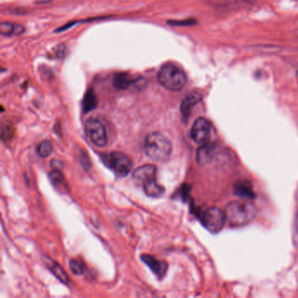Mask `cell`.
Here are the masks:
<instances>
[{
  "label": "cell",
  "instance_id": "obj_14",
  "mask_svg": "<svg viewBox=\"0 0 298 298\" xmlns=\"http://www.w3.org/2000/svg\"><path fill=\"white\" fill-rule=\"evenodd\" d=\"M25 32V28L18 24L2 22L0 25V34L3 36L20 35Z\"/></svg>",
  "mask_w": 298,
  "mask_h": 298
},
{
  "label": "cell",
  "instance_id": "obj_8",
  "mask_svg": "<svg viewBox=\"0 0 298 298\" xmlns=\"http://www.w3.org/2000/svg\"><path fill=\"white\" fill-rule=\"evenodd\" d=\"M156 176L157 168L153 164H144L143 166L137 168L132 173L133 180L142 186L156 179Z\"/></svg>",
  "mask_w": 298,
  "mask_h": 298
},
{
  "label": "cell",
  "instance_id": "obj_24",
  "mask_svg": "<svg viewBox=\"0 0 298 298\" xmlns=\"http://www.w3.org/2000/svg\"><path fill=\"white\" fill-rule=\"evenodd\" d=\"M296 80H297L298 82V69L296 70Z\"/></svg>",
  "mask_w": 298,
  "mask_h": 298
},
{
  "label": "cell",
  "instance_id": "obj_9",
  "mask_svg": "<svg viewBox=\"0 0 298 298\" xmlns=\"http://www.w3.org/2000/svg\"><path fill=\"white\" fill-rule=\"evenodd\" d=\"M141 260L151 268V271L153 272L158 278H163L164 275H166L168 269V263L166 261H160L150 255H142Z\"/></svg>",
  "mask_w": 298,
  "mask_h": 298
},
{
  "label": "cell",
  "instance_id": "obj_12",
  "mask_svg": "<svg viewBox=\"0 0 298 298\" xmlns=\"http://www.w3.org/2000/svg\"><path fill=\"white\" fill-rule=\"evenodd\" d=\"M135 81L130 74L127 73H117L114 75L113 79V84L115 87H117L119 90H124L127 89L129 87L133 85Z\"/></svg>",
  "mask_w": 298,
  "mask_h": 298
},
{
  "label": "cell",
  "instance_id": "obj_3",
  "mask_svg": "<svg viewBox=\"0 0 298 298\" xmlns=\"http://www.w3.org/2000/svg\"><path fill=\"white\" fill-rule=\"evenodd\" d=\"M158 82L168 90L179 91L184 88L187 78L184 71L174 64H164L158 73Z\"/></svg>",
  "mask_w": 298,
  "mask_h": 298
},
{
  "label": "cell",
  "instance_id": "obj_10",
  "mask_svg": "<svg viewBox=\"0 0 298 298\" xmlns=\"http://www.w3.org/2000/svg\"><path fill=\"white\" fill-rule=\"evenodd\" d=\"M202 101V94L196 91H192L184 98L180 105V111L184 120L186 121L190 117L191 110Z\"/></svg>",
  "mask_w": 298,
  "mask_h": 298
},
{
  "label": "cell",
  "instance_id": "obj_16",
  "mask_svg": "<svg viewBox=\"0 0 298 298\" xmlns=\"http://www.w3.org/2000/svg\"><path fill=\"white\" fill-rule=\"evenodd\" d=\"M97 106V97L93 89L87 91L83 99V111L85 113L93 111Z\"/></svg>",
  "mask_w": 298,
  "mask_h": 298
},
{
  "label": "cell",
  "instance_id": "obj_21",
  "mask_svg": "<svg viewBox=\"0 0 298 298\" xmlns=\"http://www.w3.org/2000/svg\"><path fill=\"white\" fill-rule=\"evenodd\" d=\"M196 21L194 20H174V21H168L167 24L173 26V27H188V26H191L194 25Z\"/></svg>",
  "mask_w": 298,
  "mask_h": 298
},
{
  "label": "cell",
  "instance_id": "obj_7",
  "mask_svg": "<svg viewBox=\"0 0 298 298\" xmlns=\"http://www.w3.org/2000/svg\"><path fill=\"white\" fill-rule=\"evenodd\" d=\"M211 134V124L206 118H198L195 121L190 132L191 140L198 144L208 143Z\"/></svg>",
  "mask_w": 298,
  "mask_h": 298
},
{
  "label": "cell",
  "instance_id": "obj_19",
  "mask_svg": "<svg viewBox=\"0 0 298 298\" xmlns=\"http://www.w3.org/2000/svg\"><path fill=\"white\" fill-rule=\"evenodd\" d=\"M49 178L54 186H57V187H62V185L64 186L65 179H64L63 175L60 172V170L53 169V171L49 173Z\"/></svg>",
  "mask_w": 298,
  "mask_h": 298
},
{
  "label": "cell",
  "instance_id": "obj_1",
  "mask_svg": "<svg viewBox=\"0 0 298 298\" xmlns=\"http://www.w3.org/2000/svg\"><path fill=\"white\" fill-rule=\"evenodd\" d=\"M226 218L232 228H241L248 225L255 218L256 208L248 201H232L227 206Z\"/></svg>",
  "mask_w": 298,
  "mask_h": 298
},
{
  "label": "cell",
  "instance_id": "obj_20",
  "mask_svg": "<svg viewBox=\"0 0 298 298\" xmlns=\"http://www.w3.org/2000/svg\"><path fill=\"white\" fill-rule=\"evenodd\" d=\"M69 268L72 273L75 275H83L84 265L77 259H72L69 261Z\"/></svg>",
  "mask_w": 298,
  "mask_h": 298
},
{
  "label": "cell",
  "instance_id": "obj_17",
  "mask_svg": "<svg viewBox=\"0 0 298 298\" xmlns=\"http://www.w3.org/2000/svg\"><path fill=\"white\" fill-rule=\"evenodd\" d=\"M49 268H50L52 273L55 275V277H56L59 281H61L62 283L66 285L69 283L68 275H67L66 271L64 270L62 267H61L59 263H57V262H53V263L49 266Z\"/></svg>",
  "mask_w": 298,
  "mask_h": 298
},
{
  "label": "cell",
  "instance_id": "obj_5",
  "mask_svg": "<svg viewBox=\"0 0 298 298\" xmlns=\"http://www.w3.org/2000/svg\"><path fill=\"white\" fill-rule=\"evenodd\" d=\"M85 133L91 143L99 148L108 144L107 132L104 124L95 118H89L85 123Z\"/></svg>",
  "mask_w": 298,
  "mask_h": 298
},
{
  "label": "cell",
  "instance_id": "obj_13",
  "mask_svg": "<svg viewBox=\"0 0 298 298\" xmlns=\"http://www.w3.org/2000/svg\"><path fill=\"white\" fill-rule=\"evenodd\" d=\"M235 194L243 198H255L252 184L247 180H239L235 184Z\"/></svg>",
  "mask_w": 298,
  "mask_h": 298
},
{
  "label": "cell",
  "instance_id": "obj_6",
  "mask_svg": "<svg viewBox=\"0 0 298 298\" xmlns=\"http://www.w3.org/2000/svg\"><path fill=\"white\" fill-rule=\"evenodd\" d=\"M201 221L207 229L212 233H218L223 228L227 218L224 211L218 208H210L202 215Z\"/></svg>",
  "mask_w": 298,
  "mask_h": 298
},
{
  "label": "cell",
  "instance_id": "obj_2",
  "mask_svg": "<svg viewBox=\"0 0 298 298\" xmlns=\"http://www.w3.org/2000/svg\"><path fill=\"white\" fill-rule=\"evenodd\" d=\"M144 148L148 157L158 162L167 160L172 152L171 142L159 132H152L146 136Z\"/></svg>",
  "mask_w": 298,
  "mask_h": 298
},
{
  "label": "cell",
  "instance_id": "obj_23",
  "mask_svg": "<svg viewBox=\"0 0 298 298\" xmlns=\"http://www.w3.org/2000/svg\"><path fill=\"white\" fill-rule=\"evenodd\" d=\"M293 235H294V241H295V243H296V242L298 243V212L296 215H295V225H294V233H293Z\"/></svg>",
  "mask_w": 298,
  "mask_h": 298
},
{
  "label": "cell",
  "instance_id": "obj_22",
  "mask_svg": "<svg viewBox=\"0 0 298 298\" xmlns=\"http://www.w3.org/2000/svg\"><path fill=\"white\" fill-rule=\"evenodd\" d=\"M80 164L85 170H87L90 168V161L88 159L87 154L85 152H81V156L80 157Z\"/></svg>",
  "mask_w": 298,
  "mask_h": 298
},
{
  "label": "cell",
  "instance_id": "obj_4",
  "mask_svg": "<svg viewBox=\"0 0 298 298\" xmlns=\"http://www.w3.org/2000/svg\"><path fill=\"white\" fill-rule=\"evenodd\" d=\"M101 159L118 178L126 177L131 172L133 166L130 157L121 151H113L108 154L101 155Z\"/></svg>",
  "mask_w": 298,
  "mask_h": 298
},
{
  "label": "cell",
  "instance_id": "obj_11",
  "mask_svg": "<svg viewBox=\"0 0 298 298\" xmlns=\"http://www.w3.org/2000/svg\"><path fill=\"white\" fill-rule=\"evenodd\" d=\"M215 147L214 144H202L197 152V161L201 165L208 164L213 160L215 157Z\"/></svg>",
  "mask_w": 298,
  "mask_h": 298
},
{
  "label": "cell",
  "instance_id": "obj_15",
  "mask_svg": "<svg viewBox=\"0 0 298 298\" xmlns=\"http://www.w3.org/2000/svg\"><path fill=\"white\" fill-rule=\"evenodd\" d=\"M145 194L151 198H158L164 193V188L158 184L156 179L143 185Z\"/></svg>",
  "mask_w": 298,
  "mask_h": 298
},
{
  "label": "cell",
  "instance_id": "obj_18",
  "mask_svg": "<svg viewBox=\"0 0 298 298\" xmlns=\"http://www.w3.org/2000/svg\"><path fill=\"white\" fill-rule=\"evenodd\" d=\"M53 151V145L49 140H44L39 144L37 147L38 154L40 155L41 158H46L52 154Z\"/></svg>",
  "mask_w": 298,
  "mask_h": 298
}]
</instances>
